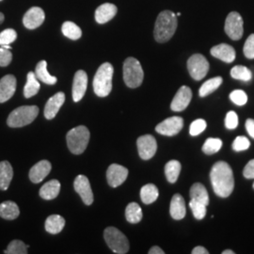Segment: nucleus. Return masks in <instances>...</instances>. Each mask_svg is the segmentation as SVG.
Returning <instances> with one entry per match:
<instances>
[{
	"label": "nucleus",
	"instance_id": "19",
	"mask_svg": "<svg viewBox=\"0 0 254 254\" xmlns=\"http://www.w3.org/2000/svg\"><path fill=\"white\" fill-rule=\"evenodd\" d=\"M52 169L51 163L47 160H42L35 164L29 171V179L34 184H39L43 181L50 173Z\"/></svg>",
	"mask_w": 254,
	"mask_h": 254
},
{
	"label": "nucleus",
	"instance_id": "50",
	"mask_svg": "<svg viewBox=\"0 0 254 254\" xmlns=\"http://www.w3.org/2000/svg\"><path fill=\"white\" fill-rule=\"evenodd\" d=\"M222 254H235V252L231 251V250H226V251H223Z\"/></svg>",
	"mask_w": 254,
	"mask_h": 254
},
{
	"label": "nucleus",
	"instance_id": "28",
	"mask_svg": "<svg viewBox=\"0 0 254 254\" xmlns=\"http://www.w3.org/2000/svg\"><path fill=\"white\" fill-rule=\"evenodd\" d=\"M41 85L38 81L36 74L33 72H29L27 73V83L24 88V96L26 98H31L35 96L40 91Z\"/></svg>",
	"mask_w": 254,
	"mask_h": 254
},
{
	"label": "nucleus",
	"instance_id": "39",
	"mask_svg": "<svg viewBox=\"0 0 254 254\" xmlns=\"http://www.w3.org/2000/svg\"><path fill=\"white\" fill-rule=\"evenodd\" d=\"M17 38V33L12 28H7L0 33V46H9Z\"/></svg>",
	"mask_w": 254,
	"mask_h": 254
},
{
	"label": "nucleus",
	"instance_id": "24",
	"mask_svg": "<svg viewBox=\"0 0 254 254\" xmlns=\"http://www.w3.org/2000/svg\"><path fill=\"white\" fill-rule=\"evenodd\" d=\"M13 177V170L8 161L0 162V190H7Z\"/></svg>",
	"mask_w": 254,
	"mask_h": 254
},
{
	"label": "nucleus",
	"instance_id": "35",
	"mask_svg": "<svg viewBox=\"0 0 254 254\" xmlns=\"http://www.w3.org/2000/svg\"><path fill=\"white\" fill-rule=\"evenodd\" d=\"M231 75L233 78L241 81H251L253 78L252 71L242 65H236L234 68H232Z\"/></svg>",
	"mask_w": 254,
	"mask_h": 254
},
{
	"label": "nucleus",
	"instance_id": "9",
	"mask_svg": "<svg viewBox=\"0 0 254 254\" xmlns=\"http://www.w3.org/2000/svg\"><path fill=\"white\" fill-rule=\"evenodd\" d=\"M243 25H244V21L242 16L236 11H232L228 14L227 18L225 21L224 29L228 36L234 41H237V40H240L243 36V33H244Z\"/></svg>",
	"mask_w": 254,
	"mask_h": 254
},
{
	"label": "nucleus",
	"instance_id": "49",
	"mask_svg": "<svg viewBox=\"0 0 254 254\" xmlns=\"http://www.w3.org/2000/svg\"><path fill=\"white\" fill-rule=\"evenodd\" d=\"M149 254H165V252H164L163 250L161 249V248H159V247H157V246H154L153 248H151L150 249V251H149Z\"/></svg>",
	"mask_w": 254,
	"mask_h": 254
},
{
	"label": "nucleus",
	"instance_id": "29",
	"mask_svg": "<svg viewBox=\"0 0 254 254\" xmlns=\"http://www.w3.org/2000/svg\"><path fill=\"white\" fill-rule=\"evenodd\" d=\"M35 74L37 78L47 85H54L58 81L57 77L51 75L47 71V63L46 61H41L37 64Z\"/></svg>",
	"mask_w": 254,
	"mask_h": 254
},
{
	"label": "nucleus",
	"instance_id": "23",
	"mask_svg": "<svg viewBox=\"0 0 254 254\" xmlns=\"http://www.w3.org/2000/svg\"><path fill=\"white\" fill-rule=\"evenodd\" d=\"M61 191V183L58 180H50L40 190V196L44 200H53L58 197Z\"/></svg>",
	"mask_w": 254,
	"mask_h": 254
},
{
	"label": "nucleus",
	"instance_id": "32",
	"mask_svg": "<svg viewBox=\"0 0 254 254\" xmlns=\"http://www.w3.org/2000/svg\"><path fill=\"white\" fill-rule=\"evenodd\" d=\"M126 218L128 222L136 224L142 219V210L136 202H130L126 209Z\"/></svg>",
	"mask_w": 254,
	"mask_h": 254
},
{
	"label": "nucleus",
	"instance_id": "4",
	"mask_svg": "<svg viewBox=\"0 0 254 254\" xmlns=\"http://www.w3.org/2000/svg\"><path fill=\"white\" fill-rule=\"evenodd\" d=\"M69 150L74 154H81L86 150L90 140V131L84 126L71 129L66 136Z\"/></svg>",
	"mask_w": 254,
	"mask_h": 254
},
{
	"label": "nucleus",
	"instance_id": "26",
	"mask_svg": "<svg viewBox=\"0 0 254 254\" xmlns=\"http://www.w3.org/2000/svg\"><path fill=\"white\" fill-rule=\"evenodd\" d=\"M65 226V219L60 215H52L46 218V230L51 235L60 234Z\"/></svg>",
	"mask_w": 254,
	"mask_h": 254
},
{
	"label": "nucleus",
	"instance_id": "14",
	"mask_svg": "<svg viewBox=\"0 0 254 254\" xmlns=\"http://www.w3.org/2000/svg\"><path fill=\"white\" fill-rule=\"evenodd\" d=\"M192 99V91L190 87L182 86L176 92L173 102L171 104V109L175 112H180L187 109Z\"/></svg>",
	"mask_w": 254,
	"mask_h": 254
},
{
	"label": "nucleus",
	"instance_id": "7",
	"mask_svg": "<svg viewBox=\"0 0 254 254\" xmlns=\"http://www.w3.org/2000/svg\"><path fill=\"white\" fill-rule=\"evenodd\" d=\"M106 243L113 253L126 254L129 251V241L120 230L115 227H108L104 232Z\"/></svg>",
	"mask_w": 254,
	"mask_h": 254
},
{
	"label": "nucleus",
	"instance_id": "5",
	"mask_svg": "<svg viewBox=\"0 0 254 254\" xmlns=\"http://www.w3.org/2000/svg\"><path fill=\"white\" fill-rule=\"evenodd\" d=\"M39 114L37 106H23L10 112L7 120L9 127L18 128L30 125Z\"/></svg>",
	"mask_w": 254,
	"mask_h": 254
},
{
	"label": "nucleus",
	"instance_id": "3",
	"mask_svg": "<svg viewBox=\"0 0 254 254\" xmlns=\"http://www.w3.org/2000/svg\"><path fill=\"white\" fill-rule=\"evenodd\" d=\"M114 68L112 64L105 63L98 68L93 78V91L99 97H107L112 90Z\"/></svg>",
	"mask_w": 254,
	"mask_h": 254
},
{
	"label": "nucleus",
	"instance_id": "42",
	"mask_svg": "<svg viewBox=\"0 0 254 254\" xmlns=\"http://www.w3.org/2000/svg\"><path fill=\"white\" fill-rule=\"evenodd\" d=\"M251 142L246 136H236L235 141L233 142V150L236 152L246 151L250 148Z\"/></svg>",
	"mask_w": 254,
	"mask_h": 254
},
{
	"label": "nucleus",
	"instance_id": "43",
	"mask_svg": "<svg viewBox=\"0 0 254 254\" xmlns=\"http://www.w3.org/2000/svg\"><path fill=\"white\" fill-rule=\"evenodd\" d=\"M244 55L247 59L254 60V34L250 35L246 41L245 46L243 48Z\"/></svg>",
	"mask_w": 254,
	"mask_h": 254
},
{
	"label": "nucleus",
	"instance_id": "52",
	"mask_svg": "<svg viewBox=\"0 0 254 254\" xmlns=\"http://www.w3.org/2000/svg\"><path fill=\"white\" fill-rule=\"evenodd\" d=\"M2 47H4V48H6V49H9V50H10L11 49V46H1Z\"/></svg>",
	"mask_w": 254,
	"mask_h": 254
},
{
	"label": "nucleus",
	"instance_id": "16",
	"mask_svg": "<svg viewBox=\"0 0 254 254\" xmlns=\"http://www.w3.org/2000/svg\"><path fill=\"white\" fill-rule=\"evenodd\" d=\"M88 88V75L85 71H77L73 83V99L74 102H79L85 95V92Z\"/></svg>",
	"mask_w": 254,
	"mask_h": 254
},
{
	"label": "nucleus",
	"instance_id": "10",
	"mask_svg": "<svg viewBox=\"0 0 254 254\" xmlns=\"http://www.w3.org/2000/svg\"><path fill=\"white\" fill-rule=\"evenodd\" d=\"M184 127V120L181 117L174 116L166 119L162 123L157 125L155 130L158 134L163 136H173L177 135Z\"/></svg>",
	"mask_w": 254,
	"mask_h": 254
},
{
	"label": "nucleus",
	"instance_id": "53",
	"mask_svg": "<svg viewBox=\"0 0 254 254\" xmlns=\"http://www.w3.org/2000/svg\"><path fill=\"white\" fill-rule=\"evenodd\" d=\"M253 187H254V186H253Z\"/></svg>",
	"mask_w": 254,
	"mask_h": 254
},
{
	"label": "nucleus",
	"instance_id": "33",
	"mask_svg": "<svg viewBox=\"0 0 254 254\" xmlns=\"http://www.w3.org/2000/svg\"><path fill=\"white\" fill-rule=\"evenodd\" d=\"M222 82H223V79L221 76L213 77L207 81L204 82L200 88L199 95L200 97H205L209 94H211L212 92H214L219 88V86L222 84Z\"/></svg>",
	"mask_w": 254,
	"mask_h": 254
},
{
	"label": "nucleus",
	"instance_id": "47",
	"mask_svg": "<svg viewBox=\"0 0 254 254\" xmlns=\"http://www.w3.org/2000/svg\"><path fill=\"white\" fill-rule=\"evenodd\" d=\"M246 129L249 133V135L254 138V119H248L246 121Z\"/></svg>",
	"mask_w": 254,
	"mask_h": 254
},
{
	"label": "nucleus",
	"instance_id": "2",
	"mask_svg": "<svg viewBox=\"0 0 254 254\" xmlns=\"http://www.w3.org/2000/svg\"><path fill=\"white\" fill-rule=\"evenodd\" d=\"M178 26L177 16L171 10L159 13L154 26V39L158 43H166L172 39Z\"/></svg>",
	"mask_w": 254,
	"mask_h": 254
},
{
	"label": "nucleus",
	"instance_id": "40",
	"mask_svg": "<svg viewBox=\"0 0 254 254\" xmlns=\"http://www.w3.org/2000/svg\"><path fill=\"white\" fill-rule=\"evenodd\" d=\"M206 127H207V125L204 120H202V119L195 120L190 127V134L193 136H198L205 130Z\"/></svg>",
	"mask_w": 254,
	"mask_h": 254
},
{
	"label": "nucleus",
	"instance_id": "54",
	"mask_svg": "<svg viewBox=\"0 0 254 254\" xmlns=\"http://www.w3.org/2000/svg\"><path fill=\"white\" fill-rule=\"evenodd\" d=\"M0 1H2V0H0Z\"/></svg>",
	"mask_w": 254,
	"mask_h": 254
},
{
	"label": "nucleus",
	"instance_id": "18",
	"mask_svg": "<svg viewBox=\"0 0 254 254\" xmlns=\"http://www.w3.org/2000/svg\"><path fill=\"white\" fill-rule=\"evenodd\" d=\"M65 102V94L64 92L60 91L57 92L46 103L45 108V117L47 120H52L56 117L58 112L60 111L61 108Z\"/></svg>",
	"mask_w": 254,
	"mask_h": 254
},
{
	"label": "nucleus",
	"instance_id": "17",
	"mask_svg": "<svg viewBox=\"0 0 254 254\" xmlns=\"http://www.w3.org/2000/svg\"><path fill=\"white\" fill-rule=\"evenodd\" d=\"M16 78L12 74H7L0 79V103L9 100L16 91Z\"/></svg>",
	"mask_w": 254,
	"mask_h": 254
},
{
	"label": "nucleus",
	"instance_id": "25",
	"mask_svg": "<svg viewBox=\"0 0 254 254\" xmlns=\"http://www.w3.org/2000/svg\"><path fill=\"white\" fill-rule=\"evenodd\" d=\"M20 215L18 205L11 200L4 201L0 204V217L7 220H13Z\"/></svg>",
	"mask_w": 254,
	"mask_h": 254
},
{
	"label": "nucleus",
	"instance_id": "48",
	"mask_svg": "<svg viewBox=\"0 0 254 254\" xmlns=\"http://www.w3.org/2000/svg\"><path fill=\"white\" fill-rule=\"evenodd\" d=\"M191 254H208L209 252L205 249V248H203V247H201V246H199V247H196V248H194L193 250H192V252H191Z\"/></svg>",
	"mask_w": 254,
	"mask_h": 254
},
{
	"label": "nucleus",
	"instance_id": "11",
	"mask_svg": "<svg viewBox=\"0 0 254 254\" xmlns=\"http://www.w3.org/2000/svg\"><path fill=\"white\" fill-rule=\"evenodd\" d=\"M137 151L143 160H149L154 156L157 150V143L152 135L139 136L136 140Z\"/></svg>",
	"mask_w": 254,
	"mask_h": 254
},
{
	"label": "nucleus",
	"instance_id": "41",
	"mask_svg": "<svg viewBox=\"0 0 254 254\" xmlns=\"http://www.w3.org/2000/svg\"><path fill=\"white\" fill-rule=\"evenodd\" d=\"M230 99L234 104H236V106H244L248 102V95L245 91L242 90H236L231 92Z\"/></svg>",
	"mask_w": 254,
	"mask_h": 254
},
{
	"label": "nucleus",
	"instance_id": "51",
	"mask_svg": "<svg viewBox=\"0 0 254 254\" xmlns=\"http://www.w3.org/2000/svg\"><path fill=\"white\" fill-rule=\"evenodd\" d=\"M4 19H5V16H4V14L2 13V12H0V24L4 21Z\"/></svg>",
	"mask_w": 254,
	"mask_h": 254
},
{
	"label": "nucleus",
	"instance_id": "36",
	"mask_svg": "<svg viewBox=\"0 0 254 254\" xmlns=\"http://www.w3.org/2000/svg\"><path fill=\"white\" fill-rule=\"evenodd\" d=\"M222 147V140L219 138L210 137L206 139L202 146V152L206 154H213L218 153Z\"/></svg>",
	"mask_w": 254,
	"mask_h": 254
},
{
	"label": "nucleus",
	"instance_id": "21",
	"mask_svg": "<svg viewBox=\"0 0 254 254\" xmlns=\"http://www.w3.org/2000/svg\"><path fill=\"white\" fill-rule=\"evenodd\" d=\"M118 9L114 4L105 3L99 6L95 11V20L98 24H106L117 14Z\"/></svg>",
	"mask_w": 254,
	"mask_h": 254
},
{
	"label": "nucleus",
	"instance_id": "45",
	"mask_svg": "<svg viewBox=\"0 0 254 254\" xmlns=\"http://www.w3.org/2000/svg\"><path fill=\"white\" fill-rule=\"evenodd\" d=\"M12 60V54L10 53L9 49H6L4 47H0V66L6 67L8 66Z\"/></svg>",
	"mask_w": 254,
	"mask_h": 254
},
{
	"label": "nucleus",
	"instance_id": "22",
	"mask_svg": "<svg viewBox=\"0 0 254 254\" xmlns=\"http://www.w3.org/2000/svg\"><path fill=\"white\" fill-rule=\"evenodd\" d=\"M170 213L173 219L180 220L185 218L187 210H186V202L184 198L180 194H175L171 201Z\"/></svg>",
	"mask_w": 254,
	"mask_h": 254
},
{
	"label": "nucleus",
	"instance_id": "20",
	"mask_svg": "<svg viewBox=\"0 0 254 254\" xmlns=\"http://www.w3.org/2000/svg\"><path fill=\"white\" fill-rule=\"evenodd\" d=\"M211 55L218 60L231 64L236 60V50L233 46L227 44H220L211 48Z\"/></svg>",
	"mask_w": 254,
	"mask_h": 254
},
{
	"label": "nucleus",
	"instance_id": "46",
	"mask_svg": "<svg viewBox=\"0 0 254 254\" xmlns=\"http://www.w3.org/2000/svg\"><path fill=\"white\" fill-rule=\"evenodd\" d=\"M243 175L247 179H254V159H252L246 165L243 171Z\"/></svg>",
	"mask_w": 254,
	"mask_h": 254
},
{
	"label": "nucleus",
	"instance_id": "44",
	"mask_svg": "<svg viewBox=\"0 0 254 254\" xmlns=\"http://www.w3.org/2000/svg\"><path fill=\"white\" fill-rule=\"evenodd\" d=\"M238 126V117L235 111H229L225 118V127L227 129H236Z\"/></svg>",
	"mask_w": 254,
	"mask_h": 254
},
{
	"label": "nucleus",
	"instance_id": "27",
	"mask_svg": "<svg viewBox=\"0 0 254 254\" xmlns=\"http://www.w3.org/2000/svg\"><path fill=\"white\" fill-rule=\"evenodd\" d=\"M191 200H197L205 204L206 206L209 204V195L205 187L200 183H196L191 187L190 192Z\"/></svg>",
	"mask_w": 254,
	"mask_h": 254
},
{
	"label": "nucleus",
	"instance_id": "31",
	"mask_svg": "<svg viewBox=\"0 0 254 254\" xmlns=\"http://www.w3.org/2000/svg\"><path fill=\"white\" fill-rule=\"evenodd\" d=\"M181 163L177 160H171L165 166V174L167 180L170 183H175L177 181L180 173H181Z\"/></svg>",
	"mask_w": 254,
	"mask_h": 254
},
{
	"label": "nucleus",
	"instance_id": "1",
	"mask_svg": "<svg viewBox=\"0 0 254 254\" xmlns=\"http://www.w3.org/2000/svg\"><path fill=\"white\" fill-rule=\"evenodd\" d=\"M210 179L213 190L220 198H227L235 188L234 173L229 164L218 161L215 164L210 173Z\"/></svg>",
	"mask_w": 254,
	"mask_h": 254
},
{
	"label": "nucleus",
	"instance_id": "12",
	"mask_svg": "<svg viewBox=\"0 0 254 254\" xmlns=\"http://www.w3.org/2000/svg\"><path fill=\"white\" fill-rule=\"evenodd\" d=\"M74 190L81 197L86 205H91L93 202V193L91 190V184L85 175H78L73 183Z\"/></svg>",
	"mask_w": 254,
	"mask_h": 254
},
{
	"label": "nucleus",
	"instance_id": "34",
	"mask_svg": "<svg viewBox=\"0 0 254 254\" xmlns=\"http://www.w3.org/2000/svg\"><path fill=\"white\" fill-rule=\"evenodd\" d=\"M62 31H63L64 36L73 40V41L80 39L82 36L81 28L70 21L64 22V25L62 27Z\"/></svg>",
	"mask_w": 254,
	"mask_h": 254
},
{
	"label": "nucleus",
	"instance_id": "15",
	"mask_svg": "<svg viewBox=\"0 0 254 254\" xmlns=\"http://www.w3.org/2000/svg\"><path fill=\"white\" fill-rule=\"evenodd\" d=\"M46 19L44 9L40 7H32L27 10L23 18V24L27 29H35L43 25Z\"/></svg>",
	"mask_w": 254,
	"mask_h": 254
},
{
	"label": "nucleus",
	"instance_id": "13",
	"mask_svg": "<svg viewBox=\"0 0 254 254\" xmlns=\"http://www.w3.org/2000/svg\"><path fill=\"white\" fill-rule=\"evenodd\" d=\"M128 176V170L127 168L119 165H110L107 172V179L111 188H117L127 180Z\"/></svg>",
	"mask_w": 254,
	"mask_h": 254
},
{
	"label": "nucleus",
	"instance_id": "30",
	"mask_svg": "<svg viewBox=\"0 0 254 254\" xmlns=\"http://www.w3.org/2000/svg\"><path fill=\"white\" fill-rule=\"evenodd\" d=\"M159 196L158 189L153 184H148L140 190V199L143 203L151 204L157 200Z\"/></svg>",
	"mask_w": 254,
	"mask_h": 254
},
{
	"label": "nucleus",
	"instance_id": "8",
	"mask_svg": "<svg viewBox=\"0 0 254 254\" xmlns=\"http://www.w3.org/2000/svg\"><path fill=\"white\" fill-rule=\"evenodd\" d=\"M210 68L208 61L204 56L195 54L188 61V70L191 77L197 81L201 80L207 74Z\"/></svg>",
	"mask_w": 254,
	"mask_h": 254
},
{
	"label": "nucleus",
	"instance_id": "6",
	"mask_svg": "<svg viewBox=\"0 0 254 254\" xmlns=\"http://www.w3.org/2000/svg\"><path fill=\"white\" fill-rule=\"evenodd\" d=\"M144 77L140 63L135 58H127L124 63V80L127 87L135 89L139 87Z\"/></svg>",
	"mask_w": 254,
	"mask_h": 254
},
{
	"label": "nucleus",
	"instance_id": "37",
	"mask_svg": "<svg viewBox=\"0 0 254 254\" xmlns=\"http://www.w3.org/2000/svg\"><path fill=\"white\" fill-rule=\"evenodd\" d=\"M28 246L21 240H13L9 243L7 250L4 252L6 254H27Z\"/></svg>",
	"mask_w": 254,
	"mask_h": 254
},
{
	"label": "nucleus",
	"instance_id": "38",
	"mask_svg": "<svg viewBox=\"0 0 254 254\" xmlns=\"http://www.w3.org/2000/svg\"><path fill=\"white\" fill-rule=\"evenodd\" d=\"M190 207L192 210L194 218L200 220L206 216V205L199 202L197 200H191L190 201Z\"/></svg>",
	"mask_w": 254,
	"mask_h": 254
}]
</instances>
